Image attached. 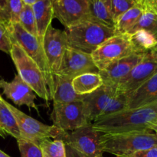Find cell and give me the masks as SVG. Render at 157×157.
<instances>
[{
	"instance_id": "9a60e30c",
	"label": "cell",
	"mask_w": 157,
	"mask_h": 157,
	"mask_svg": "<svg viewBox=\"0 0 157 157\" xmlns=\"http://www.w3.org/2000/svg\"><path fill=\"white\" fill-rule=\"evenodd\" d=\"M144 53L135 52L114 61L104 70L99 71L104 85L117 87L119 83L129 75L140 62Z\"/></svg>"
},
{
	"instance_id": "5b68a950",
	"label": "cell",
	"mask_w": 157,
	"mask_h": 157,
	"mask_svg": "<svg viewBox=\"0 0 157 157\" xmlns=\"http://www.w3.org/2000/svg\"><path fill=\"white\" fill-rule=\"evenodd\" d=\"M8 29L11 38L16 41L25 53L38 64L45 78L52 99L54 90V75L48 66L41 41L37 37L26 32L18 22H8Z\"/></svg>"
},
{
	"instance_id": "44dd1931",
	"label": "cell",
	"mask_w": 157,
	"mask_h": 157,
	"mask_svg": "<svg viewBox=\"0 0 157 157\" xmlns=\"http://www.w3.org/2000/svg\"><path fill=\"white\" fill-rule=\"evenodd\" d=\"M91 20L114 28L111 0H89Z\"/></svg>"
},
{
	"instance_id": "8992f818",
	"label": "cell",
	"mask_w": 157,
	"mask_h": 157,
	"mask_svg": "<svg viewBox=\"0 0 157 157\" xmlns=\"http://www.w3.org/2000/svg\"><path fill=\"white\" fill-rule=\"evenodd\" d=\"M135 52L130 34H119L103 43L94 52L92 59L99 71L114 61Z\"/></svg>"
},
{
	"instance_id": "ffe728a7",
	"label": "cell",
	"mask_w": 157,
	"mask_h": 157,
	"mask_svg": "<svg viewBox=\"0 0 157 157\" xmlns=\"http://www.w3.org/2000/svg\"><path fill=\"white\" fill-rule=\"evenodd\" d=\"M103 84V80L99 73H85L72 80V86L75 93L81 96L92 93Z\"/></svg>"
},
{
	"instance_id": "836d02e7",
	"label": "cell",
	"mask_w": 157,
	"mask_h": 157,
	"mask_svg": "<svg viewBox=\"0 0 157 157\" xmlns=\"http://www.w3.org/2000/svg\"><path fill=\"white\" fill-rule=\"evenodd\" d=\"M144 10H149L157 14V0H142L140 3Z\"/></svg>"
},
{
	"instance_id": "4fadbf2b",
	"label": "cell",
	"mask_w": 157,
	"mask_h": 157,
	"mask_svg": "<svg viewBox=\"0 0 157 157\" xmlns=\"http://www.w3.org/2000/svg\"><path fill=\"white\" fill-rule=\"evenodd\" d=\"M41 43L49 67L53 75H55L59 70L64 51L67 46L64 32L55 29L51 25L48 28Z\"/></svg>"
},
{
	"instance_id": "2e32d148",
	"label": "cell",
	"mask_w": 157,
	"mask_h": 157,
	"mask_svg": "<svg viewBox=\"0 0 157 157\" xmlns=\"http://www.w3.org/2000/svg\"><path fill=\"white\" fill-rule=\"evenodd\" d=\"M0 88L3 94L18 106H27L29 108L38 110L35 104L36 94L23 81L21 77L16 74L12 81L0 80Z\"/></svg>"
},
{
	"instance_id": "4dcf8cb0",
	"label": "cell",
	"mask_w": 157,
	"mask_h": 157,
	"mask_svg": "<svg viewBox=\"0 0 157 157\" xmlns=\"http://www.w3.org/2000/svg\"><path fill=\"white\" fill-rule=\"evenodd\" d=\"M136 5L138 4L135 0H111L112 15L114 22L123 13Z\"/></svg>"
},
{
	"instance_id": "ac0fdd59",
	"label": "cell",
	"mask_w": 157,
	"mask_h": 157,
	"mask_svg": "<svg viewBox=\"0 0 157 157\" xmlns=\"http://www.w3.org/2000/svg\"><path fill=\"white\" fill-rule=\"evenodd\" d=\"M71 78L60 75H54V90L52 95L53 104H67L82 101L83 96L75 93Z\"/></svg>"
},
{
	"instance_id": "e575fe53",
	"label": "cell",
	"mask_w": 157,
	"mask_h": 157,
	"mask_svg": "<svg viewBox=\"0 0 157 157\" xmlns=\"http://www.w3.org/2000/svg\"><path fill=\"white\" fill-rule=\"evenodd\" d=\"M65 150H66V156L67 157H87L85 155L81 153V152L75 150L72 147L69 146L65 145Z\"/></svg>"
},
{
	"instance_id": "52a82bcc",
	"label": "cell",
	"mask_w": 157,
	"mask_h": 157,
	"mask_svg": "<svg viewBox=\"0 0 157 157\" xmlns=\"http://www.w3.org/2000/svg\"><path fill=\"white\" fill-rule=\"evenodd\" d=\"M101 134L90 124L71 133L64 131L58 140H61L65 145L81 152L87 157H102L104 152L100 142Z\"/></svg>"
},
{
	"instance_id": "cb8c5ba5",
	"label": "cell",
	"mask_w": 157,
	"mask_h": 157,
	"mask_svg": "<svg viewBox=\"0 0 157 157\" xmlns=\"http://www.w3.org/2000/svg\"><path fill=\"white\" fill-rule=\"evenodd\" d=\"M140 30H144L151 34L157 40V14L149 10H144L137 22L127 34H133Z\"/></svg>"
},
{
	"instance_id": "7a4b0ae2",
	"label": "cell",
	"mask_w": 157,
	"mask_h": 157,
	"mask_svg": "<svg viewBox=\"0 0 157 157\" xmlns=\"http://www.w3.org/2000/svg\"><path fill=\"white\" fill-rule=\"evenodd\" d=\"M64 32L67 46L90 55L107 40L117 35L114 28L94 20L66 28Z\"/></svg>"
},
{
	"instance_id": "d6a6232c",
	"label": "cell",
	"mask_w": 157,
	"mask_h": 157,
	"mask_svg": "<svg viewBox=\"0 0 157 157\" xmlns=\"http://www.w3.org/2000/svg\"><path fill=\"white\" fill-rule=\"evenodd\" d=\"M117 157H157V147L148 149V150H140L131 154Z\"/></svg>"
},
{
	"instance_id": "3957f363",
	"label": "cell",
	"mask_w": 157,
	"mask_h": 157,
	"mask_svg": "<svg viewBox=\"0 0 157 157\" xmlns=\"http://www.w3.org/2000/svg\"><path fill=\"white\" fill-rule=\"evenodd\" d=\"M100 142L104 153L116 156L129 155L157 147V136L153 130L102 133Z\"/></svg>"
},
{
	"instance_id": "277c9868",
	"label": "cell",
	"mask_w": 157,
	"mask_h": 157,
	"mask_svg": "<svg viewBox=\"0 0 157 157\" xmlns=\"http://www.w3.org/2000/svg\"><path fill=\"white\" fill-rule=\"evenodd\" d=\"M9 55L16 67L18 75L21 79L39 98L47 102L51 101V95L45 78L39 67L13 39H12V47Z\"/></svg>"
},
{
	"instance_id": "f546056e",
	"label": "cell",
	"mask_w": 157,
	"mask_h": 157,
	"mask_svg": "<svg viewBox=\"0 0 157 157\" xmlns=\"http://www.w3.org/2000/svg\"><path fill=\"white\" fill-rule=\"evenodd\" d=\"M127 96L126 94L120 93L117 91L116 96L113 98L109 105L106 108L103 113L102 117L107 116V115L113 114V113H117V112L124 110L127 109Z\"/></svg>"
},
{
	"instance_id": "60d3db41",
	"label": "cell",
	"mask_w": 157,
	"mask_h": 157,
	"mask_svg": "<svg viewBox=\"0 0 157 157\" xmlns=\"http://www.w3.org/2000/svg\"><path fill=\"white\" fill-rule=\"evenodd\" d=\"M0 8H1V4H0Z\"/></svg>"
},
{
	"instance_id": "7402d4cb",
	"label": "cell",
	"mask_w": 157,
	"mask_h": 157,
	"mask_svg": "<svg viewBox=\"0 0 157 157\" xmlns=\"http://www.w3.org/2000/svg\"><path fill=\"white\" fill-rule=\"evenodd\" d=\"M0 128L6 134L16 140L21 138L16 118L9 108L8 102L2 98L0 100Z\"/></svg>"
},
{
	"instance_id": "484cf974",
	"label": "cell",
	"mask_w": 157,
	"mask_h": 157,
	"mask_svg": "<svg viewBox=\"0 0 157 157\" xmlns=\"http://www.w3.org/2000/svg\"><path fill=\"white\" fill-rule=\"evenodd\" d=\"M130 35L135 52L145 53L157 44L156 38L146 31H137Z\"/></svg>"
},
{
	"instance_id": "b9f144b4",
	"label": "cell",
	"mask_w": 157,
	"mask_h": 157,
	"mask_svg": "<svg viewBox=\"0 0 157 157\" xmlns=\"http://www.w3.org/2000/svg\"><path fill=\"white\" fill-rule=\"evenodd\" d=\"M102 157H104V156H102Z\"/></svg>"
},
{
	"instance_id": "f35d334b",
	"label": "cell",
	"mask_w": 157,
	"mask_h": 157,
	"mask_svg": "<svg viewBox=\"0 0 157 157\" xmlns=\"http://www.w3.org/2000/svg\"><path fill=\"white\" fill-rule=\"evenodd\" d=\"M2 99V97H1V95H0V100Z\"/></svg>"
},
{
	"instance_id": "d4e9b609",
	"label": "cell",
	"mask_w": 157,
	"mask_h": 157,
	"mask_svg": "<svg viewBox=\"0 0 157 157\" xmlns=\"http://www.w3.org/2000/svg\"><path fill=\"white\" fill-rule=\"evenodd\" d=\"M22 0H5L0 8V18L9 23H17L23 8Z\"/></svg>"
},
{
	"instance_id": "d6986e66",
	"label": "cell",
	"mask_w": 157,
	"mask_h": 157,
	"mask_svg": "<svg viewBox=\"0 0 157 157\" xmlns=\"http://www.w3.org/2000/svg\"><path fill=\"white\" fill-rule=\"evenodd\" d=\"M32 7L36 22L37 37L40 41H42L43 37L48 28L52 25L54 18L52 0H40Z\"/></svg>"
},
{
	"instance_id": "74e56055",
	"label": "cell",
	"mask_w": 157,
	"mask_h": 157,
	"mask_svg": "<svg viewBox=\"0 0 157 157\" xmlns=\"http://www.w3.org/2000/svg\"><path fill=\"white\" fill-rule=\"evenodd\" d=\"M135 1H136V2H137V4L140 5V3H141V2H142V0H135Z\"/></svg>"
},
{
	"instance_id": "f1b7e54d",
	"label": "cell",
	"mask_w": 157,
	"mask_h": 157,
	"mask_svg": "<svg viewBox=\"0 0 157 157\" xmlns=\"http://www.w3.org/2000/svg\"><path fill=\"white\" fill-rule=\"evenodd\" d=\"M17 144L21 157H43L39 145L35 143L20 138L17 140Z\"/></svg>"
},
{
	"instance_id": "1f68e13d",
	"label": "cell",
	"mask_w": 157,
	"mask_h": 157,
	"mask_svg": "<svg viewBox=\"0 0 157 157\" xmlns=\"http://www.w3.org/2000/svg\"><path fill=\"white\" fill-rule=\"evenodd\" d=\"M12 39L8 29V22L0 18V51L10 54Z\"/></svg>"
},
{
	"instance_id": "8fae6325",
	"label": "cell",
	"mask_w": 157,
	"mask_h": 157,
	"mask_svg": "<svg viewBox=\"0 0 157 157\" xmlns=\"http://www.w3.org/2000/svg\"><path fill=\"white\" fill-rule=\"evenodd\" d=\"M53 16L64 28L91 20L89 0H52Z\"/></svg>"
},
{
	"instance_id": "ba28073f",
	"label": "cell",
	"mask_w": 157,
	"mask_h": 157,
	"mask_svg": "<svg viewBox=\"0 0 157 157\" xmlns=\"http://www.w3.org/2000/svg\"><path fill=\"white\" fill-rule=\"evenodd\" d=\"M157 73V44L144 53L140 62L117 87L120 93H132Z\"/></svg>"
},
{
	"instance_id": "9c48e42d",
	"label": "cell",
	"mask_w": 157,
	"mask_h": 157,
	"mask_svg": "<svg viewBox=\"0 0 157 157\" xmlns=\"http://www.w3.org/2000/svg\"><path fill=\"white\" fill-rule=\"evenodd\" d=\"M9 107L17 120L21 138L32 141L38 145L45 139H58L64 131L55 126H49L39 122L32 117L25 114L11 104Z\"/></svg>"
},
{
	"instance_id": "83f0119b",
	"label": "cell",
	"mask_w": 157,
	"mask_h": 157,
	"mask_svg": "<svg viewBox=\"0 0 157 157\" xmlns=\"http://www.w3.org/2000/svg\"><path fill=\"white\" fill-rule=\"evenodd\" d=\"M18 23L26 32L37 37L36 22L32 6L23 5V8L19 15Z\"/></svg>"
},
{
	"instance_id": "8d00e7d4",
	"label": "cell",
	"mask_w": 157,
	"mask_h": 157,
	"mask_svg": "<svg viewBox=\"0 0 157 157\" xmlns=\"http://www.w3.org/2000/svg\"><path fill=\"white\" fill-rule=\"evenodd\" d=\"M0 136H1L2 137H3V138L6 137V133H5L4 132L2 131V130L1 128H0Z\"/></svg>"
},
{
	"instance_id": "ab89813d",
	"label": "cell",
	"mask_w": 157,
	"mask_h": 157,
	"mask_svg": "<svg viewBox=\"0 0 157 157\" xmlns=\"http://www.w3.org/2000/svg\"><path fill=\"white\" fill-rule=\"evenodd\" d=\"M156 136H157V131L156 132Z\"/></svg>"
},
{
	"instance_id": "e0dca14e",
	"label": "cell",
	"mask_w": 157,
	"mask_h": 157,
	"mask_svg": "<svg viewBox=\"0 0 157 157\" xmlns=\"http://www.w3.org/2000/svg\"><path fill=\"white\" fill-rule=\"evenodd\" d=\"M127 96V109L139 108L156 102L157 73Z\"/></svg>"
},
{
	"instance_id": "603a6c76",
	"label": "cell",
	"mask_w": 157,
	"mask_h": 157,
	"mask_svg": "<svg viewBox=\"0 0 157 157\" xmlns=\"http://www.w3.org/2000/svg\"><path fill=\"white\" fill-rule=\"evenodd\" d=\"M144 10L143 6L138 4L123 13L114 22L117 35L128 33L140 18Z\"/></svg>"
},
{
	"instance_id": "30bf717a",
	"label": "cell",
	"mask_w": 157,
	"mask_h": 157,
	"mask_svg": "<svg viewBox=\"0 0 157 157\" xmlns=\"http://www.w3.org/2000/svg\"><path fill=\"white\" fill-rule=\"evenodd\" d=\"M53 125L63 131H73L91 123L84 113L82 101L67 104H53L51 113Z\"/></svg>"
},
{
	"instance_id": "6da1fadb",
	"label": "cell",
	"mask_w": 157,
	"mask_h": 157,
	"mask_svg": "<svg viewBox=\"0 0 157 157\" xmlns=\"http://www.w3.org/2000/svg\"><path fill=\"white\" fill-rule=\"evenodd\" d=\"M92 126L102 133L157 131V101L150 105L124 110L98 118Z\"/></svg>"
},
{
	"instance_id": "5bb4252c",
	"label": "cell",
	"mask_w": 157,
	"mask_h": 157,
	"mask_svg": "<svg viewBox=\"0 0 157 157\" xmlns=\"http://www.w3.org/2000/svg\"><path fill=\"white\" fill-rule=\"evenodd\" d=\"M117 94V87L103 84L92 93L84 95L82 102L84 113L91 124L102 116L104 111Z\"/></svg>"
},
{
	"instance_id": "d590c367",
	"label": "cell",
	"mask_w": 157,
	"mask_h": 157,
	"mask_svg": "<svg viewBox=\"0 0 157 157\" xmlns=\"http://www.w3.org/2000/svg\"><path fill=\"white\" fill-rule=\"evenodd\" d=\"M38 1H40V0H22L23 4L27 5V6H32L34 4L38 2Z\"/></svg>"
},
{
	"instance_id": "4316f807",
	"label": "cell",
	"mask_w": 157,
	"mask_h": 157,
	"mask_svg": "<svg viewBox=\"0 0 157 157\" xmlns=\"http://www.w3.org/2000/svg\"><path fill=\"white\" fill-rule=\"evenodd\" d=\"M43 157H67L65 144L61 140L45 139L39 144Z\"/></svg>"
},
{
	"instance_id": "7c38bea8",
	"label": "cell",
	"mask_w": 157,
	"mask_h": 157,
	"mask_svg": "<svg viewBox=\"0 0 157 157\" xmlns=\"http://www.w3.org/2000/svg\"><path fill=\"white\" fill-rule=\"evenodd\" d=\"M85 73H99L91 55L67 46L59 70L55 75L74 79Z\"/></svg>"
}]
</instances>
